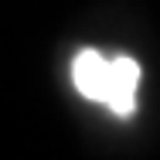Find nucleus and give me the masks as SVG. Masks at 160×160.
Listing matches in <instances>:
<instances>
[{
	"mask_svg": "<svg viewBox=\"0 0 160 160\" xmlns=\"http://www.w3.org/2000/svg\"><path fill=\"white\" fill-rule=\"evenodd\" d=\"M72 82H75V89H78L85 99L106 106L109 89H112V58H106V55L96 51V48L78 51L75 62H72Z\"/></svg>",
	"mask_w": 160,
	"mask_h": 160,
	"instance_id": "obj_1",
	"label": "nucleus"
},
{
	"mask_svg": "<svg viewBox=\"0 0 160 160\" xmlns=\"http://www.w3.org/2000/svg\"><path fill=\"white\" fill-rule=\"evenodd\" d=\"M136 82H140V65L133 58H112V89H109L106 106L116 116L136 112Z\"/></svg>",
	"mask_w": 160,
	"mask_h": 160,
	"instance_id": "obj_2",
	"label": "nucleus"
}]
</instances>
